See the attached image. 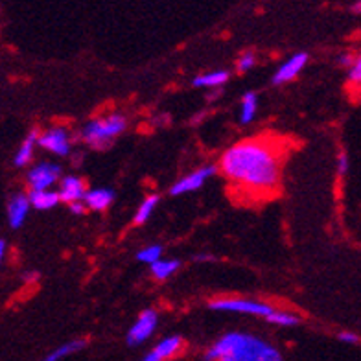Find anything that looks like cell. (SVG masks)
Returning <instances> with one entry per match:
<instances>
[{"mask_svg": "<svg viewBox=\"0 0 361 361\" xmlns=\"http://www.w3.org/2000/svg\"><path fill=\"white\" fill-rule=\"evenodd\" d=\"M282 161L284 153L275 140L251 137L227 147L219 159V171L243 194L269 195L281 185Z\"/></svg>", "mask_w": 361, "mask_h": 361, "instance_id": "1", "label": "cell"}, {"mask_svg": "<svg viewBox=\"0 0 361 361\" xmlns=\"http://www.w3.org/2000/svg\"><path fill=\"white\" fill-rule=\"evenodd\" d=\"M204 361H282V354L260 336L227 332L207 348Z\"/></svg>", "mask_w": 361, "mask_h": 361, "instance_id": "2", "label": "cell"}, {"mask_svg": "<svg viewBox=\"0 0 361 361\" xmlns=\"http://www.w3.org/2000/svg\"><path fill=\"white\" fill-rule=\"evenodd\" d=\"M128 128V120L124 114L113 113L102 118L89 120L81 129V140L92 149H105L114 142Z\"/></svg>", "mask_w": 361, "mask_h": 361, "instance_id": "3", "label": "cell"}, {"mask_svg": "<svg viewBox=\"0 0 361 361\" xmlns=\"http://www.w3.org/2000/svg\"><path fill=\"white\" fill-rule=\"evenodd\" d=\"M210 308L218 312H233V314L242 315H255V317L269 319L275 314V306L267 305L264 300L258 299H245V297H224L210 302Z\"/></svg>", "mask_w": 361, "mask_h": 361, "instance_id": "4", "label": "cell"}, {"mask_svg": "<svg viewBox=\"0 0 361 361\" xmlns=\"http://www.w3.org/2000/svg\"><path fill=\"white\" fill-rule=\"evenodd\" d=\"M56 183H61V166L54 162H39L28 171V185L32 192L52 190Z\"/></svg>", "mask_w": 361, "mask_h": 361, "instance_id": "5", "label": "cell"}, {"mask_svg": "<svg viewBox=\"0 0 361 361\" xmlns=\"http://www.w3.org/2000/svg\"><path fill=\"white\" fill-rule=\"evenodd\" d=\"M159 326V314L155 310H144L142 314L138 315L137 321L131 324V328L128 330V336H126V341L131 347H137V345H142L147 339L152 338L155 330Z\"/></svg>", "mask_w": 361, "mask_h": 361, "instance_id": "6", "label": "cell"}, {"mask_svg": "<svg viewBox=\"0 0 361 361\" xmlns=\"http://www.w3.org/2000/svg\"><path fill=\"white\" fill-rule=\"evenodd\" d=\"M39 146L47 149V152L65 157L72 149V138L65 128H50L44 133H39Z\"/></svg>", "mask_w": 361, "mask_h": 361, "instance_id": "7", "label": "cell"}, {"mask_svg": "<svg viewBox=\"0 0 361 361\" xmlns=\"http://www.w3.org/2000/svg\"><path fill=\"white\" fill-rule=\"evenodd\" d=\"M216 173V166H201L197 170L186 173L185 177L177 179L170 188L171 195H183V194H190V192L200 190L201 186L210 179V177Z\"/></svg>", "mask_w": 361, "mask_h": 361, "instance_id": "8", "label": "cell"}, {"mask_svg": "<svg viewBox=\"0 0 361 361\" xmlns=\"http://www.w3.org/2000/svg\"><path fill=\"white\" fill-rule=\"evenodd\" d=\"M306 65H308V54H293L290 59H286L281 67L276 68L275 76H273V83H275V85H284L288 81H293L295 78L299 76L300 72L305 71Z\"/></svg>", "mask_w": 361, "mask_h": 361, "instance_id": "9", "label": "cell"}, {"mask_svg": "<svg viewBox=\"0 0 361 361\" xmlns=\"http://www.w3.org/2000/svg\"><path fill=\"white\" fill-rule=\"evenodd\" d=\"M59 197L65 203H80V201L85 200L87 195V186L83 183V179L76 176H67L63 177L61 183H59Z\"/></svg>", "mask_w": 361, "mask_h": 361, "instance_id": "10", "label": "cell"}, {"mask_svg": "<svg viewBox=\"0 0 361 361\" xmlns=\"http://www.w3.org/2000/svg\"><path fill=\"white\" fill-rule=\"evenodd\" d=\"M30 209H32V203H30V195L26 194H17L13 195L8 203V221L13 228L23 227V224L26 221L30 214Z\"/></svg>", "mask_w": 361, "mask_h": 361, "instance_id": "11", "label": "cell"}, {"mask_svg": "<svg viewBox=\"0 0 361 361\" xmlns=\"http://www.w3.org/2000/svg\"><path fill=\"white\" fill-rule=\"evenodd\" d=\"M114 201V192L109 188H92V190H87L85 207L89 210H94V212H102V210H107L111 207V203Z\"/></svg>", "mask_w": 361, "mask_h": 361, "instance_id": "12", "label": "cell"}, {"mask_svg": "<svg viewBox=\"0 0 361 361\" xmlns=\"http://www.w3.org/2000/svg\"><path fill=\"white\" fill-rule=\"evenodd\" d=\"M183 347H185V341H183L180 336H168V338L161 339L152 350L161 357V361H170L176 356H179Z\"/></svg>", "mask_w": 361, "mask_h": 361, "instance_id": "13", "label": "cell"}, {"mask_svg": "<svg viewBox=\"0 0 361 361\" xmlns=\"http://www.w3.org/2000/svg\"><path fill=\"white\" fill-rule=\"evenodd\" d=\"M39 142V133L37 131H32L28 137L24 138L23 144L19 146L17 153H15V166L17 168H24L28 166L32 159H34V152H35V144Z\"/></svg>", "mask_w": 361, "mask_h": 361, "instance_id": "14", "label": "cell"}, {"mask_svg": "<svg viewBox=\"0 0 361 361\" xmlns=\"http://www.w3.org/2000/svg\"><path fill=\"white\" fill-rule=\"evenodd\" d=\"M30 203L37 210H50L56 209L57 204L61 203L59 192L57 190H41V192H30Z\"/></svg>", "mask_w": 361, "mask_h": 361, "instance_id": "15", "label": "cell"}, {"mask_svg": "<svg viewBox=\"0 0 361 361\" xmlns=\"http://www.w3.org/2000/svg\"><path fill=\"white\" fill-rule=\"evenodd\" d=\"M85 345H87V343L83 341V339H72V341L63 343V345H59L57 348H54V350L48 352L47 356H44L41 361H63V360H67L68 356H72V354L80 352L81 348H85Z\"/></svg>", "mask_w": 361, "mask_h": 361, "instance_id": "16", "label": "cell"}, {"mask_svg": "<svg viewBox=\"0 0 361 361\" xmlns=\"http://www.w3.org/2000/svg\"><path fill=\"white\" fill-rule=\"evenodd\" d=\"M258 113V94L257 92H245L242 98V105H240V122L242 124H251L252 120L257 118Z\"/></svg>", "mask_w": 361, "mask_h": 361, "instance_id": "17", "label": "cell"}, {"mask_svg": "<svg viewBox=\"0 0 361 361\" xmlns=\"http://www.w3.org/2000/svg\"><path fill=\"white\" fill-rule=\"evenodd\" d=\"M228 80L227 71H212L207 72V74H201L194 80L195 87H201V89H216V87L225 85Z\"/></svg>", "mask_w": 361, "mask_h": 361, "instance_id": "18", "label": "cell"}, {"mask_svg": "<svg viewBox=\"0 0 361 361\" xmlns=\"http://www.w3.org/2000/svg\"><path fill=\"white\" fill-rule=\"evenodd\" d=\"M159 201H161V197H159L157 194L147 195L146 200H144L142 203L138 204L137 212H135V218H133L135 225H144V224H146L147 219H149L153 216V212L157 210Z\"/></svg>", "mask_w": 361, "mask_h": 361, "instance_id": "19", "label": "cell"}, {"mask_svg": "<svg viewBox=\"0 0 361 361\" xmlns=\"http://www.w3.org/2000/svg\"><path fill=\"white\" fill-rule=\"evenodd\" d=\"M152 267V275L157 279V281H168L170 276H173L179 271L180 262L179 260H164L161 258L159 262H155Z\"/></svg>", "mask_w": 361, "mask_h": 361, "instance_id": "20", "label": "cell"}, {"mask_svg": "<svg viewBox=\"0 0 361 361\" xmlns=\"http://www.w3.org/2000/svg\"><path fill=\"white\" fill-rule=\"evenodd\" d=\"M267 323L275 324V326H297L299 324V315L286 312V310H275V314L267 319Z\"/></svg>", "mask_w": 361, "mask_h": 361, "instance_id": "21", "label": "cell"}, {"mask_svg": "<svg viewBox=\"0 0 361 361\" xmlns=\"http://www.w3.org/2000/svg\"><path fill=\"white\" fill-rule=\"evenodd\" d=\"M162 258V247L161 245H147V247L140 249L137 252V260L147 264V266H153L155 262H159Z\"/></svg>", "mask_w": 361, "mask_h": 361, "instance_id": "22", "label": "cell"}, {"mask_svg": "<svg viewBox=\"0 0 361 361\" xmlns=\"http://www.w3.org/2000/svg\"><path fill=\"white\" fill-rule=\"evenodd\" d=\"M348 80H350V83H354V85L361 87V52L357 54L354 63H352V67L348 68Z\"/></svg>", "mask_w": 361, "mask_h": 361, "instance_id": "23", "label": "cell"}, {"mask_svg": "<svg viewBox=\"0 0 361 361\" xmlns=\"http://www.w3.org/2000/svg\"><path fill=\"white\" fill-rule=\"evenodd\" d=\"M255 63H257V56L252 52H243L238 59V71L240 72H247L255 67Z\"/></svg>", "mask_w": 361, "mask_h": 361, "instance_id": "24", "label": "cell"}, {"mask_svg": "<svg viewBox=\"0 0 361 361\" xmlns=\"http://www.w3.org/2000/svg\"><path fill=\"white\" fill-rule=\"evenodd\" d=\"M336 166H338L339 176H347L348 168H350V161H348V155L345 152H341L338 155V161H336Z\"/></svg>", "mask_w": 361, "mask_h": 361, "instance_id": "25", "label": "cell"}, {"mask_svg": "<svg viewBox=\"0 0 361 361\" xmlns=\"http://www.w3.org/2000/svg\"><path fill=\"white\" fill-rule=\"evenodd\" d=\"M338 338L339 341L345 343V345H357V343H360V336H356L354 332H347V330L339 334Z\"/></svg>", "mask_w": 361, "mask_h": 361, "instance_id": "26", "label": "cell"}, {"mask_svg": "<svg viewBox=\"0 0 361 361\" xmlns=\"http://www.w3.org/2000/svg\"><path fill=\"white\" fill-rule=\"evenodd\" d=\"M354 59H356V56H352V54H343V56L339 57V63H341L343 67L350 68L352 63H354Z\"/></svg>", "mask_w": 361, "mask_h": 361, "instance_id": "27", "label": "cell"}, {"mask_svg": "<svg viewBox=\"0 0 361 361\" xmlns=\"http://www.w3.org/2000/svg\"><path fill=\"white\" fill-rule=\"evenodd\" d=\"M68 207H71V210L74 212V214H83V212L87 210V207L83 201H80V203H72V204H68Z\"/></svg>", "mask_w": 361, "mask_h": 361, "instance_id": "28", "label": "cell"}, {"mask_svg": "<svg viewBox=\"0 0 361 361\" xmlns=\"http://www.w3.org/2000/svg\"><path fill=\"white\" fill-rule=\"evenodd\" d=\"M140 361H161V357H159L157 354H155V352H153V350H149Z\"/></svg>", "mask_w": 361, "mask_h": 361, "instance_id": "29", "label": "cell"}, {"mask_svg": "<svg viewBox=\"0 0 361 361\" xmlns=\"http://www.w3.org/2000/svg\"><path fill=\"white\" fill-rule=\"evenodd\" d=\"M6 257V242L4 240H0V266H2V260Z\"/></svg>", "mask_w": 361, "mask_h": 361, "instance_id": "30", "label": "cell"}, {"mask_svg": "<svg viewBox=\"0 0 361 361\" xmlns=\"http://www.w3.org/2000/svg\"><path fill=\"white\" fill-rule=\"evenodd\" d=\"M352 10L356 11V13H361V2H357V4H354V8Z\"/></svg>", "mask_w": 361, "mask_h": 361, "instance_id": "31", "label": "cell"}]
</instances>
